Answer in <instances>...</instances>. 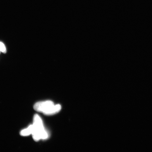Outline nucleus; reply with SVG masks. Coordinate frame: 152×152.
Masks as SVG:
<instances>
[{"instance_id":"39448f33","label":"nucleus","mask_w":152,"mask_h":152,"mask_svg":"<svg viewBox=\"0 0 152 152\" xmlns=\"http://www.w3.org/2000/svg\"></svg>"},{"instance_id":"7ed1b4c3","label":"nucleus","mask_w":152,"mask_h":152,"mask_svg":"<svg viewBox=\"0 0 152 152\" xmlns=\"http://www.w3.org/2000/svg\"><path fill=\"white\" fill-rule=\"evenodd\" d=\"M33 131V126L32 125H29L27 128L23 129L21 131L20 134L23 136H27L32 134Z\"/></svg>"},{"instance_id":"20e7f679","label":"nucleus","mask_w":152,"mask_h":152,"mask_svg":"<svg viewBox=\"0 0 152 152\" xmlns=\"http://www.w3.org/2000/svg\"><path fill=\"white\" fill-rule=\"evenodd\" d=\"M0 52L6 53L7 52L6 48L4 44L0 41Z\"/></svg>"},{"instance_id":"f03ea898","label":"nucleus","mask_w":152,"mask_h":152,"mask_svg":"<svg viewBox=\"0 0 152 152\" xmlns=\"http://www.w3.org/2000/svg\"><path fill=\"white\" fill-rule=\"evenodd\" d=\"M34 108L36 111L45 115H52L58 113L61 110V106L59 104H55L51 101L47 100L37 102Z\"/></svg>"},{"instance_id":"f257e3e1","label":"nucleus","mask_w":152,"mask_h":152,"mask_svg":"<svg viewBox=\"0 0 152 152\" xmlns=\"http://www.w3.org/2000/svg\"><path fill=\"white\" fill-rule=\"evenodd\" d=\"M33 132L32 135L36 141L42 140H45L49 137L48 132L45 130L42 119L39 115H34L33 119Z\"/></svg>"}]
</instances>
